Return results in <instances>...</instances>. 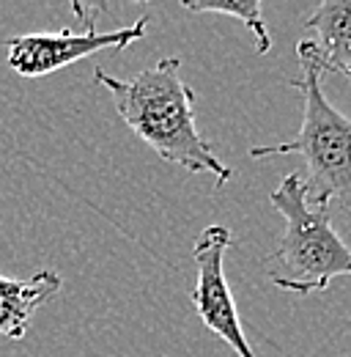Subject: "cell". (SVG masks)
I'll list each match as a JSON object with an SVG mask.
<instances>
[{
	"label": "cell",
	"instance_id": "obj_1",
	"mask_svg": "<svg viewBox=\"0 0 351 357\" xmlns=\"http://www.w3.org/2000/svg\"><path fill=\"white\" fill-rule=\"evenodd\" d=\"M93 80L110 91L124 124L165 162L189 174H212L217 187L231 181V168L219 162L214 146L198 132L195 91L181 77L178 58H162L127 80L93 69Z\"/></svg>",
	"mask_w": 351,
	"mask_h": 357
},
{
	"label": "cell",
	"instance_id": "obj_2",
	"mask_svg": "<svg viewBox=\"0 0 351 357\" xmlns=\"http://www.w3.org/2000/svg\"><path fill=\"white\" fill-rule=\"evenodd\" d=\"M302 77H291L288 86L302 93V127L294 140L253 146L250 157H277L302 154L307 162L305 195L313 206H329L338 201L351 212V119L343 116L321 91V66L307 39L297 45Z\"/></svg>",
	"mask_w": 351,
	"mask_h": 357
},
{
	"label": "cell",
	"instance_id": "obj_3",
	"mask_svg": "<svg viewBox=\"0 0 351 357\" xmlns=\"http://www.w3.org/2000/svg\"><path fill=\"white\" fill-rule=\"evenodd\" d=\"M272 209L286 220V234L266 259L269 280L294 294L327 291L341 275L351 278V250L329 220V206L307 204L305 178L288 174L269 195Z\"/></svg>",
	"mask_w": 351,
	"mask_h": 357
},
{
	"label": "cell",
	"instance_id": "obj_4",
	"mask_svg": "<svg viewBox=\"0 0 351 357\" xmlns=\"http://www.w3.org/2000/svg\"><path fill=\"white\" fill-rule=\"evenodd\" d=\"M148 22H151V17L143 14L127 28L99 33L93 28V17H88L83 33H72L69 28H63L58 33L14 36L6 42V63L22 77H44V75H52V72L75 63V61H83L88 55H96L104 50H116V52L127 50L146 36Z\"/></svg>",
	"mask_w": 351,
	"mask_h": 357
},
{
	"label": "cell",
	"instance_id": "obj_5",
	"mask_svg": "<svg viewBox=\"0 0 351 357\" xmlns=\"http://www.w3.org/2000/svg\"><path fill=\"white\" fill-rule=\"evenodd\" d=\"M231 248V228L228 225H206L201 236L195 239L192 259L198 264V280L189 294L192 308L198 319L206 324L209 333H214L219 341H225L236 357H258L250 347L242 321L239 308L231 294V283L225 275V253Z\"/></svg>",
	"mask_w": 351,
	"mask_h": 357
},
{
	"label": "cell",
	"instance_id": "obj_6",
	"mask_svg": "<svg viewBox=\"0 0 351 357\" xmlns=\"http://www.w3.org/2000/svg\"><path fill=\"white\" fill-rule=\"evenodd\" d=\"M63 289V278L44 267L31 278L0 275V335L8 341H22L33 313L47 305Z\"/></svg>",
	"mask_w": 351,
	"mask_h": 357
},
{
	"label": "cell",
	"instance_id": "obj_7",
	"mask_svg": "<svg viewBox=\"0 0 351 357\" xmlns=\"http://www.w3.org/2000/svg\"><path fill=\"white\" fill-rule=\"evenodd\" d=\"M307 42L321 72L351 80V0H327L305 22Z\"/></svg>",
	"mask_w": 351,
	"mask_h": 357
},
{
	"label": "cell",
	"instance_id": "obj_8",
	"mask_svg": "<svg viewBox=\"0 0 351 357\" xmlns=\"http://www.w3.org/2000/svg\"><path fill=\"white\" fill-rule=\"evenodd\" d=\"M184 8L195 11V14H219V17H233L239 20L244 28H250L256 33V50L266 55L272 50V36L266 31V22L261 17V3L258 0H244V3H203V0H184Z\"/></svg>",
	"mask_w": 351,
	"mask_h": 357
}]
</instances>
